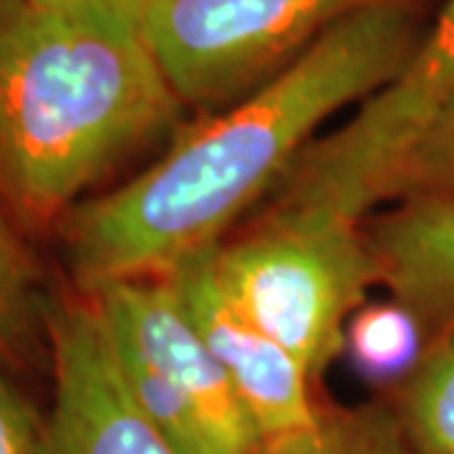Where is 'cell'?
<instances>
[{
	"label": "cell",
	"mask_w": 454,
	"mask_h": 454,
	"mask_svg": "<svg viewBox=\"0 0 454 454\" xmlns=\"http://www.w3.org/2000/svg\"><path fill=\"white\" fill-rule=\"evenodd\" d=\"M422 43L409 0L343 18L243 101L182 129L162 157L64 217L68 270L83 295L164 276L225 240L280 182L328 116L389 86Z\"/></svg>",
	"instance_id": "1"
},
{
	"label": "cell",
	"mask_w": 454,
	"mask_h": 454,
	"mask_svg": "<svg viewBox=\"0 0 454 454\" xmlns=\"http://www.w3.org/2000/svg\"><path fill=\"white\" fill-rule=\"evenodd\" d=\"M182 112L142 28L33 0L0 13V200L18 217L68 215Z\"/></svg>",
	"instance_id": "2"
},
{
	"label": "cell",
	"mask_w": 454,
	"mask_h": 454,
	"mask_svg": "<svg viewBox=\"0 0 454 454\" xmlns=\"http://www.w3.org/2000/svg\"><path fill=\"white\" fill-rule=\"evenodd\" d=\"M220 288L318 381L343 354L348 318L379 286L366 230L318 207L270 205L212 255Z\"/></svg>",
	"instance_id": "3"
},
{
	"label": "cell",
	"mask_w": 454,
	"mask_h": 454,
	"mask_svg": "<svg viewBox=\"0 0 454 454\" xmlns=\"http://www.w3.org/2000/svg\"><path fill=\"white\" fill-rule=\"evenodd\" d=\"M134 404L182 454H253L260 432L169 276L91 293Z\"/></svg>",
	"instance_id": "4"
},
{
	"label": "cell",
	"mask_w": 454,
	"mask_h": 454,
	"mask_svg": "<svg viewBox=\"0 0 454 454\" xmlns=\"http://www.w3.org/2000/svg\"><path fill=\"white\" fill-rule=\"evenodd\" d=\"M399 0H149L142 35L184 109L215 114L276 79L343 18Z\"/></svg>",
	"instance_id": "5"
},
{
	"label": "cell",
	"mask_w": 454,
	"mask_h": 454,
	"mask_svg": "<svg viewBox=\"0 0 454 454\" xmlns=\"http://www.w3.org/2000/svg\"><path fill=\"white\" fill-rule=\"evenodd\" d=\"M452 97L454 0H447L404 71L366 98L340 129L306 146L273 205L318 207L364 223L381 202L391 169Z\"/></svg>",
	"instance_id": "6"
},
{
	"label": "cell",
	"mask_w": 454,
	"mask_h": 454,
	"mask_svg": "<svg viewBox=\"0 0 454 454\" xmlns=\"http://www.w3.org/2000/svg\"><path fill=\"white\" fill-rule=\"evenodd\" d=\"M53 404L41 454H182L134 404L91 295L46 301Z\"/></svg>",
	"instance_id": "7"
},
{
	"label": "cell",
	"mask_w": 454,
	"mask_h": 454,
	"mask_svg": "<svg viewBox=\"0 0 454 454\" xmlns=\"http://www.w3.org/2000/svg\"><path fill=\"white\" fill-rule=\"evenodd\" d=\"M212 255L215 247L179 262L164 276L172 278L182 306L230 376L260 439L309 427L321 404L313 394V376L291 351L235 309L217 283Z\"/></svg>",
	"instance_id": "8"
},
{
	"label": "cell",
	"mask_w": 454,
	"mask_h": 454,
	"mask_svg": "<svg viewBox=\"0 0 454 454\" xmlns=\"http://www.w3.org/2000/svg\"><path fill=\"white\" fill-rule=\"evenodd\" d=\"M366 230V227H364ZM379 286L429 339L454 325V192L399 200L366 230Z\"/></svg>",
	"instance_id": "9"
},
{
	"label": "cell",
	"mask_w": 454,
	"mask_h": 454,
	"mask_svg": "<svg viewBox=\"0 0 454 454\" xmlns=\"http://www.w3.org/2000/svg\"><path fill=\"white\" fill-rule=\"evenodd\" d=\"M253 454H417L387 396L318 404L316 419L288 434L260 439Z\"/></svg>",
	"instance_id": "10"
},
{
	"label": "cell",
	"mask_w": 454,
	"mask_h": 454,
	"mask_svg": "<svg viewBox=\"0 0 454 454\" xmlns=\"http://www.w3.org/2000/svg\"><path fill=\"white\" fill-rule=\"evenodd\" d=\"M417 454H454V325L434 333L417 366L389 394Z\"/></svg>",
	"instance_id": "11"
},
{
	"label": "cell",
	"mask_w": 454,
	"mask_h": 454,
	"mask_svg": "<svg viewBox=\"0 0 454 454\" xmlns=\"http://www.w3.org/2000/svg\"><path fill=\"white\" fill-rule=\"evenodd\" d=\"M427 343V328L411 310L391 298L381 303H364L348 318L343 354L366 381L387 387L389 394L417 366Z\"/></svg>",
	"instance_id": "12"
},
{
	"label": "cell",
	"mask_w": 454,
	"mask_h": 454,
	"mask_svg": "<svg viewBox=\"0 0 454 454\" xmlns=\"http://www.w3.org/2000/svg\"><path fill=\"white\" fill-rule=\"evenodd\" d=\"M41 333L46 336V301L31 255L0 205V366L28 358Z\"/></svg>",
	"instance_id": "13"
},
{
	"label": "cell",
	"mask_w": 454,
	"mask_h": 454,
	"mask_svg": "<svg viewBox=\"0 0 454 454\" xmlns=\"http://www.w3.org/2000/svg\"><path fill=\"white\" fill-rule=\"evenodd\" d=\"M444 192H454V97L391 169L381 190V202Z\"/></svg>",
	"instance_id": "14"
},
{
	"label": "cell",
	"mask_w": 454,
	"mask_h": 454,
	"mask_svg": "<svg viewBox=\"0 0 454 454\" xmlns=\"http://www.w3.org/2000/svg\"><path fill=\"white\" fill-rule=\"evenodd\" d=\"M43 417L0 373V454H41Z\"/></svg>",
	"instance_id": "15"
},
{
	"label": "cell",
	"mask_w": 454,
	"mask_h": 454,
	"mask_svg": "<svg viewBox=\"0 0 454 454\" xmlns=\"http://www.w3.org/2000/svg\"><path fill=\"white\" fill-rule=\"evenodd\" d=\"M33 3H46V5H64V8H76V11H89L98 16H109L142 28L146 3L149 0H33Z\"/></svg>",
	"instance_id": "16"
},
{
	"label": "cell",
	"mask_w": 454,
	"mask_h": 454,
	"mask_svg": "<svg viewBox=\"0 0 454 454\" xmlns=\"http://www.w3.org/2000/svg\"><path fill=\"white\" fill-rule=\"evenodd\" d=\"M20 0H0V13H5V11H11L13 5H18Z\"/></svg>",
	"instance_id": "17"
}]
</instances>
